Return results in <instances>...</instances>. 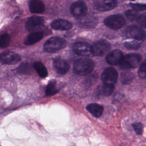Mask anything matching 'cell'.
<instances>
[{
  "label": "cell",
  "mask_w": 146,
  "mask_h": 146,
  "mask_svg": "<svg viewBox=\"0 0 146 146\" xmlns=\"http://www.w3.org/2000/svg\"><path fill=\"white\" fill-rule=\"evenodd\" d=\"M94 62L87 58H81L75 60L74 63V71L79 75L84 76L90 74L94 68Z\"/></svg>",
  "instance_id": "6da1fadb"
},
{
  "label": "cell",
  "mask_w": 146,
  "mask_h": 146,
  "mask_svg": "<svg viewBox=\"0 0 146 146\" xmlns=\"http://www.w3.org/2000/svg\"><path fill=\"white\" fill-rule=\"evenodd\" d=\"M66 46V40L59 36L49 38L44 43L43 48L46 52L49 53L55 52L63 48Z\"/></svg>",
  "instance_id": "7a4b0ae2"
},
{
  "label": "cell",
  "mask_w": 146,
  "mask_h": 146,
  "mask_svg": "<svg viewBox=\"0 0 146 146\" xmlns=\"http://www.w3.org/2000/svg\"><path fill=\"white\" fill-rule=\"evenodd\" d=\"M141 60V56L138 54H129L123 56L119 65L124 70L136 67Z\"/></svg>",
  "instance_id": "3957f363"
},
{
  "label": "cell",
  "mask_w": 146,
  "mask_h": 146,
  "mask_svg": "<svg viewBox=\"0 0 146 146\" xmlns=\"http://www.w3.org/2000/svg\"><path fill=\"white\" fill-rule=\"evenodd\" d=\"M106 26L112 29H119L121 28L125 23L124 17L119 14L112 15L107 17L104 20Z\"/></svg>",
  "instance_id": "277c9868"
},
{
  "label": "cell",
  "mask_w": 146,
  "mask_h": 146,
  "mask_svg": "<svg viewBox=\"0 0 146 146\" xmlns=\"http://www.w3.org/2000/svg\"><path fill=\"white\" fill-rule=\"evenodd\" d=\"M125 34L128 38L136 40H144L145 39V33L144 30L136 25L128 26L125 31Z\"/></svg>",
  "instance_id": "5b68a950"
},
{
  "label": "cell",
  "mask_w": 146,
  "mask_h": 146,
  "mask_svg": "<svg viewBox=\"0 0 146 146\" xmlns=\"http://www.w3.org/2000/svg\"><path fill=\"white\" fill-rule=\"evenodd\" d=\"M110 44L105 40H100L95 42L91 46L92 54L95 56H102L110 50Z\"/></svg>",
  "instance_id": "8992f818"
},
{
  "label": "cell",
  "mask_w": 146,
  "mask_h": 146,
  "mask_svg": "<svg viewBox=\"0 0 146 146\" xmlns=\"http://www.w3.org/2000/svg\"><path fill=\"white\" fill-rule=\"evenodd\" d=\"M70 11L74 17L81 19L87 15V7L83 1H78L71 5Z\"/></svg>",
  "instance_id": "52a82bcc"
},
{
  "label": "cell",
  "mask_w": 146,
  "mask_h": 146,
  "mask_svg": "<svg viewBox=\"0 0 146 146\" xmlns=\"http://www.w3.org/2000/svg\"><path fill=\"white\" fill-rule=\"evenodd\" d=\"M102 80L103 83L115 84L118 78V73L116 70L112 67L106 68L102 74Z\"/></svg>",
  "instance_id": "ba28073f"
},
{
  "label": "cell",
  "mask_w": 146,
  "mask_h": 146,
  "mask_svg": "<svg viewBox=\"0 0 146 146\" xmlns=\"http://www.w3.org/2000/svg\"><path fill=\"white\" fill-rule=\"evenodd\" d=\"M44 19L41 17L33 16L30 17L25 23V27L29 31H35L42 28Z\"/></svg>",
  "instance_id": "9c48e42d"
},
{
  "label": "cell",
  "mask_w": 146,
  "mask_h": 146,
  "mask_svg": "<svg viewBox=\"0 0 146 146\" xmlns=\"http://www.w3.org/2000/svg\"><path fill=\"white\" fill-rule=\"evenodd\" d=\"M73 51L78 55L86 56L92 54L91 46L86 42H78L72 46Z\"/></svg>",
  "instance_id": "30bf717a"
},
{
  "label": "cell",
  "mask_w": 146,
  "mask_h": 146,
  "mask_svg": "<svg viewBox=\"0 0 146 146\" xmlns=\"http://www.w3.org/2000/svg\"><path fill=\"white\" fill-rule=\"evenodd\" d=\"M21 60V56L13 52L5 51L0 53V62L5 64H14Z\"/></svg>",
  "instance_id": "8fae6325"
},
{
  "label": "cell",
  "mask_w": 146,
  "mask_h": 146,
  "mask_svg": "<svg viewBox=\"0 0 146 146\" xmlns=\"http://www.w3.org/2000/svg\"><path fill=\"white\" fill-rule=\"evenodd\" d=\"M94 5L98 10L106 11L114 9L117 5V2L116 0H95Z\"/></svg>",
  "instance_id": "7c38bea8"
},
{
  "label": "cell",
  "mask_w": 146,
  "mask_h": 146,
  "mask_svg": "<svg viewBox=\"0 0 146 146\" xmlns=\"http://www.w3.org/2000/svg\"><path fill=\"white\" fill-rule=\"evenodd\" d=\"M53 66L55 71L61 75L66 74L70 68L68 62L61 58H55L54 59Z\"/></svg>",
  "instance_id": "4fadbf2b"
},
{
  "label": "cell",
  "mask_w": 146,
  "mask_h": 146,
  "mask_svg": "<svg viewBox=\"0 0 146 146\" xmlns=\"http://www.w3.org/2000/svg\"><path fill=\"white\" fill-rule=\"evenodd\" d=\"M123 57L121 51L115 50L110 51L106 56V59L107 62L111 65L119 64Z\"/></svg>",
  "instance_id": "5bb4252c"
},
{
  "label": "cell",
  "mask_w": 146,
  "mask_h": 146,
  "mask_svg": "<svg viewBox=\"0 0 146 146\" xmlns=\"http://www.w3.org/2000/svg\"><path fill=\"white\" fill-rule=\"evenodd\" d=\"M51 27L58 30H68L72 27V23L64 19H56L51 23Z\"/></svg>",
  "instance_id": "9a60e30c"
},
{
  "label": "cell",
  "mask_w": 146,
  "mask_h": 146,
  "mask_svg": "<svg viewBox=\"0 0 146 146\" xmlns=\"http://www.w3.org/2000/svg\"><path fill=\"white\" fill-rule=\"evenodd\" d=\"M29 9L33 13H42L44 11L45 6L41 0H31L29 2Z\"/></svg>",
  "instance_id": "2e32d148"
},
{
  "label": "cell",
  "mask_w": 146,
  "mask_h": 146,
  "mask_svg": "<svg viewBox=\"0 0 146 146\" xmlns=\"http://www.w3.org/2000/svg\"><path fill=\"white\" fill-rule=\"evenodd\" d=\"M43 36V34L41 31H35L30 33L27 35L24 40L26 45H32L39 41Z\"/></svg>",
  "instance_id": "e0dca14e"
},
{
  "label": "cell",
  "mask_w": 146,
  "mask_h": 146,
  "mask_svg": "<svg viewBox=\"0 0 146 146\" xmlns=\"http://www.w3.org/2000/svg\"><path fill=\"white\" fill-rule=\"evenodd\" d=\"M86 109L94 117H100L103 112V107L100 104L96 103H91L87 106Z\"/></svg>",
  "instance_id": "ac0fdd59"
},
{
  "label": "cell",
  "mask_w": 146,
  "mask_h": 146,
  "mask_svg": "<svg viewBox=\"0 0 146 146\" xmlns=\"http://www.w3.org/2000/svg\"><path fill=\"white\" fill-rule=\"evenodd\" d=\"M80 23L83 27H94L96 23L97 20L95 17L94 16H86L85 15L84 17L81 18Z\"/></svg>",
  "instance_id": "d6986e66"
},
{
  "label": "cell",
  "mask_w": 146,
  "mask_h": 146,
  "mask_svg": "<svg viewBox=\"0 0 146 146\" xmlns=\"http://www.w3.org/2000/svg\"><path fill=\"white\" fill-rule=\"evenodd\" d=\"M34 67L37 73L41 78H45L47 76L48 72L44 65L40 62H36L34 63Z\"/></svg>",
  "instance_id": "ffe728a7"
},
{
  "label": "cell",
  "mask_w": 146,
  "mask_h": 146,
  "mask_svg": "<svg viewBox=\"0 0 146 146\" xmlns=\"http://www.w3.org/2000/svg\"><path fill=\"white\" fill-rule=\"evenodd\" d=\"M56 82L55 80H51L46 88V94L47 96H51L55 94L58 91L56 88Z\"/></svg>",
  "instance_id": "44dd1931"
},
{
  "label": "cell",
  "mask_w": 146,
  "mask_h": 146,
  "mask_svg": "<svg viewBox=\"0 0 146 146\" xmlns=\"http://www.w3.org/2000/svg\"><path fill=\"white\" fill-rule=\"evenodd\" d=\"M134 78V74L131 72H123L121 74L120 81L123 84L130 83Z\"/></svg>",
  "instance_id": "7402d4cb"
},
{
  "label": "cell",
  "mask_w": 146,
  "mask_h": 146,
  "mask_svg": "<svg viewBox=\"0 0 146 146\" xmlns=\"http://www.w3.org/2000/svg\"><path fill=\"white\" fill-rule=\"evenodd\" d=\"M114 90V85L108 84V83H103L102 86L101 87L100 92L102 94L106 96H108L111 95Z\"/></svg>",
  "instance_id": "603a6c76"
},
{
  "label": "cell",
  "mask_w": 146,
  "mask_h": 146,
  "mask_svg": "<svg viewBox=\"0 0 146 146\" xmlns=\"http://www.w3.org/2000/svg\"><path fill=\"white\" fill-rule=\"evenodd\" d=\"M10 41V36L7 34L0 35V48H3L8 46Z\"/></svg>",
  "instance_id": "cb8c5ba5"
},
{
  "label": "cell",
  "mask_w": 146,
  "mask_h": 146,
  "mask_svg": "<svg viewBox=\"0 0 146 146\" xmlns=\"http://www.w3.org/2000/svg\"><path fill=\"white\" fill-rule=\"evenodd\" d=\"M30 71V66L27 63H23L20 65L17 68L18 72L22 74H29Z\"/></svg>",
  "instance_id": "d4e9b609"
},
{
  "label": "cell",
  "mask_w": 146,
  "mask_h": 146,
  "mask_svg": "<svg viewBox=\"0 0 146 146\" xmlns=\"http://www.w3.org/2000/svg\"><path fill=\"white\" fill-rule=\"evenodd\" d=\"M125 17L130 21H136L137 20L139 15L136 11L134 10H127L125 13Z\"/></svg>",
  "instance_id": "484cf974"
},
{
  "label": "cell",
  "mask_w": 146,
  "mask_h": 146,
  "mask_svg": "<svg viewBox=\"0 0 146 146\" xmlns=\"http://www.w3.org/2000/svg\"><path fill=\"white\" fill-rule=\"evenodd\" d=\"M138 75L140 78H146V60H144L140 64L138 70Z\"/></svg>",
  "instance_id": "4316f807"
},
{
  "label": "cell",
  "mask_w": 146,
  "mask_h": 146,
  "mask_svg": "<svg viewBox=\"0 0 146 146\" xmlns=\"http://www.w3.org/2000/svg\"><path fill=\"white\" fill-rule=\"evenodd\" d=\"M124 46L125 48L129 50H136L140 47V44L137 42H127L124 43Z\"/></svg>",
  "instance_id": "83f0119b"
},
{
  "label": "cell",
  "mask_w": 146,
  "mask_h": 146,
  "mask_svg": "<svg viewBox=\"0 0 146 146\" xmlns=\"http://www.w3.org/2000/svg\"><path fill=\"white\" fill-rule=\"evenodd\" d=\"M130 6L132 9L136 11H143L146 10V4L143 3H131Z\"/></svg>",
  "instance_id": "f1b7e54d"
},
{
  "label": "cell",
  "mask_w": 146,
  "mask_h": 146,
  "mask_svg": "<svg viewBox=\"0 0 146 146\" xmlns=\"http://www.w3.org/2000/svg\"><path fill=\"white\" fill-rule=\"evenodd\" d=\"M132 127L135 130V131L136 132V133L139 135H140L143 133V125L141 123H133L132 124Z\"/></svg>",
  "instance_id": "f546056e"
},
{
  "label": "cell",
  "mask_w": 146,
  "mask_h": 146,
  "mask_svg": "<svg viewBox=\"0 0 146 146\" xmlns=\"http://www.w3.org/2000/svg\"><path fill=\"white\" fill-rule=\"evenodd\" d=\"M137 21L140 25L146 28V14L139 15Z\"/></svg>",
  "instance_id": "4dcf8cb0"
},
{
  "label": "cell",
  "mask_w": 146,
  "mask_h": 146,
  "mask_svg": "<svg viewBox=\"0 0 146 146\" xmlns=\"http://www.w3.org/2000/svg\"><path fill=\"white\" fill-rule=\"evenodd\" d=\"M131 1H134V0H131Z\"/></svg>",
  "instance_id": "1f68e13d"
}]
</instances>
